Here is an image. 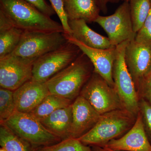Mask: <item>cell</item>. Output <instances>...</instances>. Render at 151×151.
<instances>
[{"instance_id":"1","label":"cell","mask_w":151,"mask_h":151,"mask_svg":"<svg viewBox=\"0 0 151 151\" xmlns=\"http://www.w3.org/2000/svg\"><path fill=\"white\" fill-rule=\"evenodd\" d=\"M94 70L92 63L81 52L70 65L47 81L50 93L74 101L80 95Z\"/></svg>"},{"instance_id":"9","label":"cell","mask_w":151,"mask_h":151,"mask_svg":"<svg viewBox=\"0 0 151 151\" xmlns=\"http://www.w3.org/2000/svg\"><path fill=\"white\" fill-rule=\"evenodd\" d=\"M94 22L100 25L108 36L112 46L116 47L126 41L134 39L129 1H124L115 13L108 16H99Z\"/></svg>"},{"instance_id":"18","label":"cell","mask_w":151,"mask_h":151,"mask_svg":"<svg viewBox=\"0 0 151 151\" xmlns=\"http://www.w3.org/2000/svg\"><path fill=\"white\" fill-rule=\"evenodd\" d=\"M69 21L83 19L93 22L100 16V9L96 0H63Z\"/></svg>"},{"instance_id":"3","label":"cell","mask_w":151,"mask_h":151,"mask_svg":"<svg viewBox=\"0 0 151 151\" xmlns=\"http://www.w3.org/2000/svg\"><path fill=\"white\" fill-rule=\"evenodd\" d=\"M137 116L124 109L104 113L91 130L78 139L86 145L103 147L128 132L134 124Z\"/></svg>"},{"instance_id":"8","label":"cell","mask_w":151,"mask_h":151,"mask_svg":"<svg viewBox=\"0 0 151 151\" xmlns=\"http://www.w3.org/2000/svg\"><path fill=\"white\" fill-rule=\"evenodd\" d=\"M80 95L85 98L100 115L124 109L114 87L110 86L94 70L81 89Z\"/></svg>"},{"instance_id":"17","label":"cell","mask_w":151,"mask_h":151,"mask_svg":"<svg viewBox=\"0 0 151 151\" xmlns=\"http://www.w3.org/2000/svg\"><path fill=\"white\" fill-rule=\"evenodd\" d=\"M71 36L92 48L105 49L113 47L108 37L94 32L83 19L68 21Z\"/></svg>"},{"instance_id":"25","label":"cell","mask_w":151,"mask_h":151,"mask_svg":"<svg viewBox=\"0 0 151 151\" xmlns=\"http://www.w3.org/2000/svg\"><path fill=\"white\" fill-rule=\"evenodd\" d=\"M135 40L151 48V8L145 21L136 34Z\"/></svg>"},{"instance_id":"32","label":"cell","mask_w":151,"mask_h":151,"mask_svg":"<svg viewBox=\"0 0 151 151\" xmlns=\"http://www.w3.org/2000/svg\"><path fill=\"white\" fill-rule=\"evenodd\" d=\"M0 151H6L3 148L1 147V149H0Z\"/></svg>"},{"instance_id":"4","label":"cell","mask_w":151,"mask_h":151,"mask_svg":"<svg viewBox=\"0 0 151 151\" xmlns=\"http://www.w3.org/2000/svg\"><path fill=\"white\" fill-rule=\"evenodd\" d=\"M15 134L38 148L52 145L61 141L45 128L40 120L30 113L16 111L4 123Z\"/></svg>"},{"instance_id":"19","label":"cell","mask_w":151,"mask_h":151,"mask_svg":"<svg viewBox=\"0 0 151 151\" xmlns=\"http://www.w3.org/2000/svg\"><path fill=\"white\" fill-rule=\"evenodd\" d=\"M24 32L12 24L0 11V59L11 54L15 50Z\"/></svg>"},{"instance_id":"2","label":"cell","mask_w":151,"mask_h":151,"mask_svg":"<svg viewBox=\"0 0 151 151\" xmlns=\"http://www.w3.org/2000/svg\"><path fill=\"white\" fill-rule=\"evenodd\" d=\"M0 11L12 24L24 32H64L62 24L25 0H0Z\"/></svg>"},{"instance_id":"24","label":"cell","mask_w":151,"mask_h":151,"mask_svg":"<svg viewBox=\"0 0 151 151\" xmlns=\"http://www.w3.org/2000/svg\"><path fill=\"white\" fill-rule=\"evenodd\" d=\"M39 151H95L78 139L69 138L59 142L41 148Z\"/></svg>"},{"instance_id":"5","label":"cell","mask_w":151,"mask_h":151,"mask_svg":"<svg viewBox=\"0 0 151 151\" xmlns=\"http://www.w3.org/2000/svg\"><path fill=\"white\" fill-rule=\"evenodd\" d=\"M129 41H124L116 46L113 77L114 89L120 98L123 108L137 116L139 112V98L127 68L124 58L125 49Z\"/></svg>"},{"instance_id":"12","label":"cell","mask_w":151,"mask_h":151,"mask_svg":"<svg viewBox=\"0 0 151 151\" xmlns=\"http://www.w3.org/2000/svg\"><path fill=\"white\" fill-rule=\"evenodd\" d=\"M103 147L119 151H151V144L140 111L134 124L125 135L110 141Z\"/></svg>"},{"instance_id":"10","label":"cell","mask_w":151,"mask_h":151,"mask_svg":"<svg viewBox=\"0 0 151 151\" xmlns=\"http://www.w3.org/2000/svg\"><path fill=\"white\" fill-rule=\"evenodd\" d=\"M35 61L12 54L0 59L1 87L14 91L31 80Z\"/></svg>"},{"instance_id":"13","label":"cell","mask_w":151,"mask_h":151,"mask_svg":"<svg viewBox=\"0 0 151 151\" xmlns=\"http://www.w3.org/2000/svg\"><path fill=\"white\" fill-rule=\"evenodd\" d=\"M125 61L136 89L141 78L151 67V48L138 43L134 39L127 44Z\"/></svg>"},{"instance_id":"28","label":"cell","mask_w":151,"mask_h":151,"mask_svg":"<svg viewBox=\"0 0 151 151\" xmlns=\"http://www.w3.org/2000/svg\"><path fill=\"white\" fill-rule=\"evenodd\" d=\"M139 111L142 116L145 129L151 141V105L144 99L139 100Z\"/></svg>"},{"instance_id":"33","label":"cell","mask_w":151,"mask_h":151,"mask_svg":"<svg viewBox=\"0 0 151 151\" xmlns=\"http://www.w3.org/2000/svg\"><path fill=\"white\" fill-rule=\"evenodd\" d=\"M122 1H129V0H122Z\"/></svg>"},{"instance_id":"20","label":"cell","mask_w":151,"mask_h":151,"mask_svg":"<svg viewBox=\"0 0 151 151\" xmlns=\"http://www.w3.org/2000/svg\"><path fill=\"white\" fill-rule=\"evenodd\" d=\"M0 145L6 151H39L41 148L20 137L4 124L0 127Z\"/></svg>"},{"instance_id":"7","label":"cell","mask_w":151,"mask_h":151,"mask_svg":"<svg viewBox=\"0 0 151 151\" xmlns=\"http://www.w3.org/2000/svg\"><path fill=\"white\" fill-rule=\"evenodd\" d=\"M67 42L64 32H24L18 45L11 54L36 60Z\"/></svg>"},{"instance_id":"15","label":"cell","mask_w":151,"mask_h":151,"mask_svg":"<svg viewBox=\"0 0 151 151\" xmlns=\"http://www.w3.org/2000/svg\"><path fill=\"white\" fill-rule=\"evenodd\" d=\"M49 94L46 83L28 81L14 91L16 111L31 113Z\"/></svg>"},{"instance_id":"16","label":"cell","mask_w":151,"mask_h":151,"mask_svg":"<svg viewBox=\"0 0 151 151\" xmlns=\"http://www.w3.org/2000/svg\"><path fill=\"white\" fill-rule=\"evenodd\" d=\"M72 104L58 109L40 120L47 131L61 141L70 138L72 122Z\"/></svg>"},{"instance_id":"23","label":"cell","mask_w":151,"mask_h":151,"mask_svg":"<svg viewBox=\"0 0 151 151\" xmlns=\"http://www.w3.org/2000/svg\"><path fill=\"white\" fill-rule=\"evenodd\" d=\"M16 111L14 91L0 88V123L6 121Z\"/></svg>"},{"instance_id":"31","label":"cell","mask_w":151,"mask_h":151,"mask_svg":"<svg viewBox=\"0 0 151 151\" xmlns=\"http://www.w3.org/2000/svg\"><path fill=\"white\" fill-rule=\"evenodd\" d=\"M93 149L95 151H124L115 150H112V149L107 148L105 147H95L93 146Z\"/></svg>"},{"instance_id":"21","label":"cell","mask_w":151,"mask_h":151,"mask_svg":"<svg viewBox=\"0 0 151 151\" xmlns=\"http://www.w3.org/2000/svg\"><path fill=\"white\" fill-rule=\"evenodd\" d=\"M73 102L64 97L50 93L30 114L40 120L58 109L71 105Z\"/></svg>"},{"instance_id":"14","label":"cell","mask_w":151,"mask_h":151,"mask_svg":"<svg viewBox=\"0 0 151 151\" xmlns=\"http://www.w3.org/2000/svg\"><path fill=\"white\" fill-rule=\"evenodd\" d=\"M72 108L70 138L78 139L95 126L101 115L80 95L73 101Z\"/></svg>"},{"instance_id":"11","label":"cell","mask_w":151,"mask_h":151,"mask_svg":"<svg viewBox=\"0 0 151 151\" xmlns=\"http://www.w3.org/2000/svg\"><path fill=\"white\" fill-rule=\"evenodd\" d=\"M64 35L68 41L77 45L81 52L88 57L93 64L94 71L99 74L110 86L114 87L113 70L116 57V47L105 49L92 48L71 35L65 33Z\"/></svg>"},{"instance_id":"6","label":"cell","mask_w":151,"mask_h":151,"mask_svg":"<svg viewBox=\"0 0 151 151\" xmlns=\"http://www.w3.org/2000/svg\"><path fill=\"white\" fill-rule=\"evenodd\" d=\"M81 52L77 45L68 40L61 47L36 60L33 65L32 79L46 83L52 76L70 65Z\"/></svg>"},{"instance_id":"29","label":"cell","mask_w":151,"mask_h":151,"mask_svg":"<svg viewBox=\"0 0 151 151\" xmlns=\"http://www.w3.org/2000/svg\"><path fill=\"white\" fill-rule=\"evenodd\" d=\"M42 13L50 17L56 14L51 5H48L45 0H25Z\"/></svg>"},{"instance_id":"27","label":"cell","mask_w":151,"mask_h":151,"mask_svg":"<svg viewBox=\"0 0 151 151\" xmlns=\"http://www.w3.org/2000/svg\"><path fill=\"white\" fill-rule=\"evenodd\" d=\"M51 5L52 7L58 16L60 20L64 33L71 35L72 31L70 29L68 24V19L64 10L63 0H49Z\"/></svg>"},{"instance_id":"30","label":"cell","mask_w":151,"mask_h":151,"mask_svg":"<svg viewBox=\"0 0 151 151\" xmlns=\"http://www.w3.org/2000/svg\"><path fill=\"white\" fill-rule=\"evenodd\" d=\"M100 11L104 14L106 13L108 11V3H117L121 0H96Z\"/></svg>"},{"instance_id":"34","label":"cell","mask_w":151,"mask_h":151,"mask_svg":"<svg viewBox=\"0 0 151 151\" xmlns=\"http://www.w3.org/2000/svg\"><path fill=\"white\" fill-rule=\"evenodd\" d=\"M150 2L151 4V0H150Z\"/></svg>"},{"instance_id":"22","label":"cell","mask_w":151,"mask_h":151,"mask_svg":"<svg viewBox=\"0 0 151 151\" xmlns=\"http://www.w3.org/2000/svg\"><path fill=\"white\" fill-rule=\"evenodd\" d=\"M133 30L137 33L148 16L151 8L150 0H129Z\"/></svg>"},{"instance_id":"26","label":"cell","mask_w":151,"mask_h":151,"mask_svg":"<svg viewBox=\"0 0 151 151\" xmlns=\"http://www.w3.org/2000/svg\"><path fill=\"white\" fill-rule=\"evenodd\" d=\"M137 90L139 100L144 99L151 105V67L140 80Z\"/></svg>"}]
</instances>
